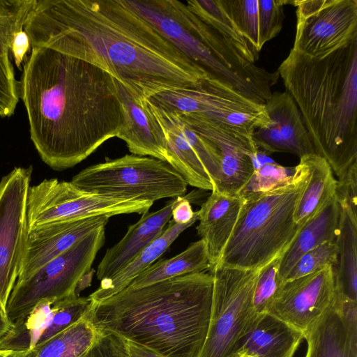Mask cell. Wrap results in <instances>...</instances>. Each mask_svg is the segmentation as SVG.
I'll use <instances>...</instances> for the list:
<instances>
[{
    "mask_svg": "<svg viewBox=\"0 0 357 357\" xmlns=\"http://www.w3.org/2000/svg\"><path fill=\"white\" fill-rule=\"evenodd\" d=\"M296 167H286L275 162H268L255 169L251 179L240 195L266 192L291 181Z\"/></svg>",
    "mask_w": 357,
    "mask_h": 357,
    "instance_id": "d590c367",
    "label": "cell"
},
{
    "mask_svg": "<svg viewBox=\"0 0 357 357\" xmlns=\"http://www.w3.org/2000/svg\"><path fill=\"white\" fill-rule=\"evenodd\" d=\"M80 357L130 356L122 337L109 331H100L97 338Z\"/></svg>",
    "mask_w": 357,
    "mask_h": 357,
    "instance_id": "74e56055",
    "label": "cell"
},
{
    "mask_svg": "<svg viewBox=\"0 0 357 357\" xmlns=\"http://www.w3.org/2000/svg\"><path fill=\"white\" fill-rule=\"evenodd\" d=\"M31 48L29 38L23 30L18 32L14 37L10 49L15 65L21 69L22 62L26 58V54Z\"/></svg>",
    "mask_w": 357,
    "mask_h": 357,
    "instance_id": "b9f144b4",
    "label": "cell"
},
{
    "mask_svg": "<svg viewBox=\"0 0 357 357\" xmlns=\"http://www.w3.org/2000/svg\"><path fill=\"white\" fill-rule=\"evenodd\" d=\"M310 176L305 188L297 202L294 220L303 227L335 197L337 180L328 162L321 155H305Z\"/></svg>",
    "mask_w": 357,
    "mask_h": 357,
    "instance_id": "83f0119b",
    "label": "cell"
},
{
    "mask_svg": "<svg viewBox=\"0 0 357 357\" xmlns=\"http://www.w3.org/2000/svg\"><path fill=\"white\" fill-rule=\"evenodd\" d=\"M264 107L270 123L252 134L258 149L268 153H292L299 158L316 153L301 112L287 91L273 92Z\"/></svg>",
    "mask_w": 357,
    "mask_h": 357,
    "instance_id": "e0dca14e",
    "label": "cell"
},
{
    "mask_svg": "<svg viewBox=\"0 0 357 357\" xmlns=\"http://www.w3.org/2000/svg\"><path fill=\"white\" fill-rule=\"evenodd\" d=\"M31 139L41 160L62 171L117 137L124 121L117 82L104 70L31 47L19 82Z\"/></svg>",
    "mask_w": 357,
    "mask_h": 357,
    "instance_id": "7a4b0ae2",
    "label": "cell"
},
{
    "mask_svg": "<svg viewBox=\"0 0 357 357\" xmlns=\"http://www.w3.org/2000/svg\"><path fill=\"white\" fill-rule=\"evenodd\" d=\"M303 333L266 313L259 315L244 336L235 357H294Z\"/></svg>",
    "mask_w": 357,
    "mask_h": 357,
    "instance_id": "cb8c5ba5",
    "label": "cell"
},
{
    "mask_svg": "<svg viewBox=\"0 0 357 357\" xmlns=\"http://www.w3.org/2000/svg\"><path fill=\"white\" fill-rule=\"evenodd\" d=\"M333 305L349 330L357 335V301L348 298L335 287Z\"/></svg>",
    "mask_w": 357,
    "mask_h": 357,
    "instance_id": "ab89813d",
    "label": "cell"
},
{
    "mask_svg": "<svg viewBox=\"0 0 357 357\" xmlns=\"http://www.w3.org/2000/svg\"><path fill=\"white\" fill-rule=\"evenodd\" d=\"M241 357H248V356H241Z\"/></svg>",
    "mask_w": 357,
    "mask_h": 357,
    "instance_id": "bcb514c9",
    "label": "cell"
},
{
    "mask_svg": "<svg viewBox=\"0 0 357 357\" xmlns=\"http://www.w3.org/2000/svg\"><path fill=\"white\" fill-rule=\"evenodd\" d=\"M109 218L106 215H89L29 230L17 280L27 278L91 231L105 227Z\"/></svg>",
    "mask_w": 357,
    "mask_h": 357,
    "instance_id": "ac0fdd59",
    "label": "cell"
},
{
    "mask_svg": "<svg viewBox=\"0 0 357 357\" xmlns=\"http://www.w3.org/2000/svg\"><path fill=\"white\" fill-rule=\"evenodd\" d=\"M213 288L209 272L187 274L125 288L91 304L86 316L97 330L162 357H199L208 331Z\"/></svg>",
    "mask_w": 357,
    "mask_h": 357,
    "instance_id": "3957f363",
    "label": "cell"
},
{
    "mask_svg": "<svg viewBox=\"0 0 357 357\" xmlns=\"http://www.w3.org/2000/svg\"><path fill=\"white\" fill-rule=\"evenodd\" d=\"M282 254L263 266L259 273L253 294V306L258 315L268 312L284 283L278 275Z\"/></svg>",
    "mask_w": 357,
    "mask_h": 357,
    "instance_id": "836d02e7",
    "label": "cell"
},
{
    "mask_svg": "<svg viewBox=\"0 0 357 357\" xmlns=\"http://www.w3.org/2000/svg\"><path fill=\"white\" fill-rule=\"evenodd\" d=\"M91 306L89 296L41 300L13 322L12 329L0 340V349L33 351L85 316Z\"/></svg>",
    "mask_w": 357,
    "mask_h": 357,
    "instance_id": "9a60e30c",
    "label": "cell"
},
{
    "mask_svg": "<svg viewBox=\"0 0 357 357\" xmlns=\"http://www.w3.org/2000/svg\"><path fill=\"white\" fill-rule=\"evenodd\" d=\"M209 267L206 246L200 238L177 255L154 262L126 288L142 287L181 275L204 272Z\"/></svg>",
    "mask_w": 357,
    "mask_h": 357,
    "instance_id": "f546056e",
    "label": "cell"
},
{
    "mask_svg": "<svg viewBox=\"0 0 357 357\" xmlns=\"http://www.w3.org/2000/svg\"><path fill=\"white\" fill-rule=\"evenodd\" d=\"M174 202L175 198L172 199L162 208L142 214L137 222L129 226L124 236L105 252L97 268L98 280L115 274L162 234L172 218Z\"/></svg>",
    "mask_w": 357,
    "mask_h": 357,
    "instance_id": "7402d4cb",
    "label": "cell"
},
{
    "mask_svg": "<svg viewBox=\"0 0 357 357\" xmlns=\"http://www.w3.org/2000/svg\"><path fill=\"white\" fill-rule=\"evenodd\" d=\"M337 248L335 241L322 243L302 255L291 268L284 281L296 279L326 266L335 267Z\"/></svg>",
    "mask_w": 357,
    "mask_h": 357,
    "instance_id": "e575fe53",
    "label": "cell"
},
{
    "mask_svg": "<svg viewBox=\"0 0 357 357\" xmlns=\"http://www.w3.org/2000/svg\"><path fill=\"white\" fill-rule=\"evenodd\" d=\"M172 218L179 224L195 222L197 220V211H194L190 201L185 197L175 198L172 208Z\"/></svg>",
    "mask_w": 357,
    "mask_h": 357,
    "instance_id": "60d3db41",
    "label": "cell"
},
{
    "mask_svg": "<svg viewBox=\"0 0 357 357\" xmlns=\"http://www.w3.org/2000/svg\"><path fill=\"white\" fill-rule=\"evenodd\" d=\"M277 72L315 153L340 177L357 162V38L319 59L291 49Z\"/></svg>",
    "mask_w": 357,
    "mask_h": 357,
    "instance_id": "277c9868",
    "label": "cell"
},
{
    "mask_svg": "<svg viewBox=\"0 0 357 357\" xmlns=\"http://www.w3.org/2000/svg\"><path fill=\"white\" fill-rule=\"evenodd\" d=\"M243 202L241 195L230 196L213 190L197 211L199 225L196 229L205 242L209 269L220 260Z\"/></svg>",
    "mask_w": 357,
    "mask_h": 357,
    "instance_id": "603a6c76",
    "label": "cell"
},
{
    "mask_svg": "<svg viewBox=\"0 0 357 357\" xmlns=\"http://www.w3.org/2000/svg\"><path fill=\"white\" fill-rule=\"evenodd\" d=\"M185 4L202 21L229 39L250 61L256 63L257 59L249 44L226 14L219 0H192Z\"/></svg>",
    "mask_w": 357,
    "mask_h": 357,
    "instance_id": "1f68e13d",
    "label": "cell"
},
{
    "mask_svg": "<svg viewBox=\"0 0 357 357\" xmlns=\"http://www.w3.org/2000/svg\"><path fill=\"white\" fill-rule=\"evenodd\" d=\"M24 31L31 47L104 70L139 102L209 77L124 0H35Z\"/></svg>",
    "mask_w": 357,
    "mask_h": 357,
    "instance_id": "6da1fadb",
    "label": "cell"
},
{
    "mask_svg": "<svg viewBox=\"0 0 357 357\" xmlns=\"http://www.w3.org/2000/svg\"><path fill=\"white\" fill-rule=\"evenodd\" d=\"M340 219V207L335 196L301 228L283 252L278 270L282 282L302 255L322 243L335 241Z\"/></svg>",
    "mask_w": 357,
    "mask_h": 357,
    "instance_id": "4316f807",
    "label": "cell"
},
{
    "mask_svg": "<svg viewBox=\"0 0 357 357\" xmlns=\"http://www.w3.org/2000/svg\"><path fill=\"white\" fill-rule=\"evenodd\" d=\"M159 33L208 75L246 98L264 105L278 82L270 72L250 61L227 38L177 0H124Z\"/></svg>",
    "mask_w": 357,
    "mask_h": 357,
    "instance_id": "5b68a950",
    "label": "cell"
},
{
    "mask_svg": "<svg viewBox=\"0 0 357 357\" xmlns=\"http://www.w3.org/2000/svg\"><path fill=\"white\" fill-rule=\"evenodd\" d=\"M153 202L127 200L82 191L70 181L45 179L30 186L26 214L29 231L42 226L79 218L109 217L149 212Z\"/></svg>",
    "mask_w": 357,
    "mask_h": 357,
    "instance_id": "8fae6325",
    "label": "cell"
},
{
    "mask_svg": "<svg viewBox=\"0 0 357 357\" xmlns=\"http://www.w3.org/2000/svg\"><path fill=\"white\" fill-rule=\"evenodd\" d=\"M335 196L340 206L357 215V162L337 178Z\"/></svg>",
    "mask_w": 357,
    "mask_h": 357,
    "instance_id": "f35d334b",
    "label": "cell"
},
{
    "mask_svg": "<svg viewBox=\"0 0 357 357\" xmlns=\"http://www.w3.org/2000/svg\"><path fill=\"white\" fill-rule=\"evenodd\" d=\"M77 189L116 199L155 201L185 196L188 183L167 162L126 154L82 169L70 181Z\"/></svg>",
    "mask_w": 357,
    "mask_h": 357,
    "instance_id": "52a82bcc",
    "label": "cell"
},
{
    "mask_svg": "<svg viewBox=\"0 0 357 357\" xmlns=\"http://www.w3.org/2000/svg\"><path fill=\"white\" fill-rule=\"evenodd\" d=\"M149 100L180 114H198L250 134L270 123L264 105L209 77L182 89L160 93Z\"/></svg>",
    "mask_w": 357,
    "mask_h": 357,
    "instance_id": "30bf717a",
    "label": "cell"
},
{
    "mask_svg": "<svg viewBox=\"0 0 357 357\" xmlns=\"http://www.w3.org/2000/svg\"><path fill=\"white\" fill-rule=\"evenodd\" d=\"M261 267L245 270L215 266L208 270L213 278L211 317L199 357H235L240 342L259 317L253 294Z\"/></svg>",
    "mask_w": 357,
    "mask_h": 357,
    "instance_id": "9c48e42d",
    "label": "cell"
},
{
    "mask_svg": "<svg viewBox=\"0 0 357 357\" xmlns=\"http://www.w3.org/2000/svg\"><path fill=\"white\" fill-rule=\"evenodd\" d=\"M35 0H0V54L8 57L15 36L24 30Z\"/></svg>",
    "mask_w": 357,
    "mask_h": 357,
    "instance_id": "d6a6232c",
    "label": "cell"
},
{
    "mask_svg": "<svg viewBox=\"0 0 357 357\" xmlns=\"http://www.w3.org/2000/svg\"><path fill=\"white\" fill-rule=\"evenodd\" d=\"M13 326V322L0 307V340L12 329Z\"/></svg>",
    "mask_w": 357,
    "mask_h": 357,
    "instance_id": "ee69618b",
    "label": "cell"
},
{
    "mask_svg": "<svg viewBox=\"0 0 357 357\" xmlns=\"http://www.w3.org/2000/svg\"><path fill=\"white\" fill-rule=\"evenodd\" d=\"M146 102L165 133L169 164L185 179L188 185L213 191L212 181L195 148L197 133L177 112L158 106L149 100Z\"/></svg>",
    "mask_w": 357,
    "mask_h": 357,
    "instance_id": "d6986e66",
    "label": "cell"
},
{
    "mask_svg": "<svg viewBox=\"0 0 357 357\" xmlns=\"http://www.w3.org/2000/svg\"><path fill=\"white\" fill-rule=\"evenodd\" d=\"M340 207V219L335 239V287L348 298L357 301V215L347 208Z\"/></svg>",
    "mask_w": 357,
    "mask_h": 357,
    "instance_id": "f1b7e54d",
    "label": "cell"
},
{
    "mask_svg": "<svg viewBox=\"0 0 357 357\" xmlns=\"http://www.w3.org/2000/svg\"><path fill=\"white\" fill-rule=\"evenodd\" d=\"M258 59L263 46L282 30L289 0H219Z\"/></svg>",
    "mask_w": 357,
    "mask_h": 357,
    "instance_id": "ffe728a7",
    "label": "cell"
},
{
    "mask_svg": "<svg viewBox=\"0 0 357 357\" xmlns=\"http://www.w3.org/2000/svg\"><path fill=\"white\" fill-rule=\"evenodd\" d=\"M130 357H162L155 351L123 339Z\"/></svg>",
    "mask_w": 357,
    "mask_h": 357,
    "instance_id": "7bdbcfd3",
    "label": "cell"
},
{
    "mask_svg": "<svg viewBox=\"0 0 357 357\" xmlns=\"http://www.w3.org/2000/svg\"><path fill=\"white\" fill-rule=\"evenodd\" d=\"M309 176L304 155L289 182L266 192L241 195L244 202L236 223L215 266L256 269L283 253L302 227L294 215Z\"/></svg>",
    "mask_w": 357,
    "mask_h": 357,
    "instance_id": "8992f818",
    "label": "cell"
},
{
    "mask_svg": "<svg viewBox=\"0 0 357 357\" xmlns=\"http://www.w3.org/2000/svg\"><path fill=\"white\" fill-rule=\"evenodd\" d=\"M303 337L307 347L305 357H357V335L349 330L333 303Z\"/></svg>",
    "mask_w": 357,
    "mask_h": 357,
    "instance_id": "d4e9b609",
    "label": "cell"
},
{
    "mask_svg": "<svg viewBox=\"0 0 357 357\" xmlns=\"http://www.w3.org/2000/svg\"><path fill=\"white\" fill-rule=\"evenodd\" d=\"M105 229L91 231L27 278L17 280L6 305L9 319L15 321L41 300L79 296L88 286L85 280L91 276V266L104 245Z\"/></svg>",
    "mask_w": 357,
    "mask_h": 357,
    "instance_id": "ba28073f",
    "label": "cell"
},
{
    "mask_svg": "<svg viewBox=\"0 0 357 357\" xmlns=\"http://www.w3.org/2000/svg\"><path fill=\"white\" fill-rule=\"evenodd\" d=\"M31 351H13L0 349V357H30Z\"/></svg>",
    "mask_w": 357,
    "mask_h": 357,
    "instance_id": "f6af8a7d",
    "label": "cell"
},
{
    "mask_svg": "<svg viewBox=\"0 0 357 357\" xmlns=\"http://www.w3.org/2000/svg\"><path fill=\"white\" fill-rule=\"evenodd\" d=\"M124 121L116 137L124 141L131 154L149 156L169 163L165 133L146 100L139 102L117 80Z\"/></svg>",
    "mask_w": 357,
    "mask_h": 357,
    "instance_id": "44dd1931",
    "label": "cell"
},
{
    "mask_svg": "<svg viewBox=\"0 0 357 357\" xmlns=\"http://www.w3.org/2000/svg\"><path fill=\"white\" fill-rule=\"evenodd\" d=\"M99 333L86 314L31 351L30 357H80Z\"/></svg>",
    "mask_w": 357,
    "mask_h": 357,
    "instance_id": "4dcf8cb0",
    "label": "cell"
},
{
    "mask_svg": "<svg viewBox=\"0 0 357 357\" xmlns=\"http://www.w3.org/2000/svg\"><path fill=\"white\" fill-rule=\"evenodd\" d=\"M335 294L334 267L326 266L284 281L267 313L303 333L332 305Z\"/></svg>",
    "mask_w": 357,
    "mask_h": 357,
    "instance_id": "2e32d148",
    "label": "cell"
},
{
    "mask_svg": "<svg viewBox=\"0 0 357 357\" xmlns=\"http://www.w3.org/2000/svg\"><path fill=\"white\" fill-rule=\"evenodd\" d=\"M180 115L195 132L211 142L218 151L222 180L215 191L230 196L240 195L251 179L258 160L259 149L252 134L198 114Z\"/></svg>",
    "mask_w": 357,
    "mask_h": 357,
    "instance_id": "5bb4252c",
    "label": "cell"
},
{
    "mask_svg": "<svg viewBox=\"0 0 357 357\" xmlns=\"http://www.w3.org/2000/svg\"><path fill=\"white\" fill-rule=\"evenodd\" d=\"M32 172V166L15 167L0 181V307L6 313L29 236L26 205Z\"/></svg>",
    "mask_w": 357,
    "mask_h": 357,
    "instance_id": "7c38bea8",
    "label": "cell"
},
{
    "mask_svg": "<svg viewBox=\"0 0 357 357\" xmlns=\"http://www.w3.org/2000/svg\"><path fill=\"white\" fill-rule=\"evenodd\" d=\"M20 99L19 82L9 59L0 54V117L13 114Z\"/></svg>",
    "mask_w": 357,
    "mask_h": 357,
    "instance_id": "8d00e7d4",
    "label": "cell"
},
{
    "mask_svg": "<svg viewBox=\"0 0 357 357\" xmlns=\"http://www.w3.org/2000/svg\"><path fill=\"white\" fill-rule=\"evenodd\" d=\"M296 30L291 48L323 59L357 38V0H294Z\"/></svg>",
    "mask_w": 357,
    "mask_h": 357,
    "instance_id": "4fadbf2b",
    "label": "cell"
},
{
    "mask_svg": "<svg viewBox=\"0 0 357 357\" xmlns=\"http://www.w3.org/2000/svg\"><path fill=\"white\" fill-rule=\"evenodd\" d=\"M162 234L138 255L115 274L100 281V287L89 298L91 304L98 303L128 287L143 271L162 256L178 236L194 222L179 224L172 219Z\"/></svg>",
    "mask_w": 357,
    "mask_h": 357,
    "instance_id": "484cf974",
    "label": "cell"
}]
</instances>
